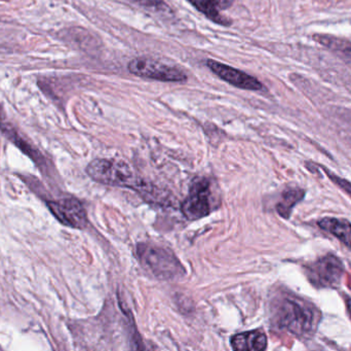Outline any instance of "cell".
<instances>
[{"instance_id": "6da1fadb", "label": "cell", "mask_w": 351, "mask_h": 351, "mask_svg": "<svg viewBox=\"0 0 351 351\" xmlns=\"http://www.w3.org/2000/svg\"><path fill=\"white\" fill-rule=\"evenodd\" d=\"M276 324L300 339L315 335L321 323L322 313L315 304L298 297L280 301L276 313Z\"/></svg>"}, {"instance_id": "7a4b0ae2", "label": "cell", "mask_w": 351, "mask_h": 351, "mask_svg": "<svg viewBox=\"0 0 351 351\" xmlns=\"http://www.w3.org/2000/svg\"><path fill=\"white\" fill-rule=\"evenodd\" d=\"M137 257L142 267L160 280H175L185 275V268L170 249L140 243Z\"/></svg>"}, {"instance_id": "3957f363", "label": "cell", "mask_w": 351, "mask_h": 351, "mask_svg": "<svg viewBox=\"0 0 351 351\" xmlns=\"http://www.w3.org/2000/svg\"><path fill=\"white\" fill-rule=\"evenodd\" d=\"M86 173L90 179L102 185L134 190L143 189L141 181L136 177L133 169L123 161L98 159L88 165Z\"/></svg>"}, {"instance_id": "277c9868", "label": "cell", "mask_w": 351, "mask_h": 351, "mask_svg": "<svg viewBox=\"0 0 351 351\" xmlns=\"http://www.w3.org/2000/svg\"><path fill=\"white\" fill-rule=\"evenodd\" d=\"M216 199L210 179H197L190 188L189 194L182 203L181 210L189 220H197L208 216L216 208Z\"/></svg>"}, {"instance_id": "5b68a950", "label": "cell", "mask_w": 351, "mask_h": 351, "mask_svg": "<svg viewBox=\"0 0 351 351\" xmlns=\"http://www.w3.org/2000/svg\"><path fill=\"white\" fill-rule=\"evenodd\" d=\"M344 265L339 258L328 255L305 267L307 280L317 288H336L341 284Z\"/></svg>"}, {"instance_id": "8992f818", "label": "cell", "mask_w": 351, "mask_h": 351, "mask_svg": "<svg viewBox=\"0 0 351 351\" xmlns=\"http://www.w3.org/2000/svg\"><path fill=\"white\" fill-rule=\"evenodd\" d=\"M128 68L132 74L160 82H181L187 80L185 72L177 66L164 63L154 58H136L130 62Z\"/></svg>"}, {"instance_id": "52a82bcc", "label": "cell", "mask_w": 351, "mask_h": 351, "mask_svg": "<svg viewBox=\"0 0 351 351\" xmlns=\"http://www.w3.org/2000/svg\"><path fill=\"white\" fill-rule=\"evenodd\" d=\"M49 210L61 224L74 229H84L88 225V216L82 202L75 198H66L47 203Z\"/></svg>"}, {"instance_id": "ba28073f", "label": "cell", "mask_w": 351, "mask_h": 351, "mask_svg": "<svg viewBox=\"0 0 351 351\" xmlns=\"http://www.w3.org/2000/svg\"><path fill=\"white\" fill-rule=\"evenodd\" d=\"M206 66L221 80L237 87V88L247 91H260L263 89V84L257 78L241 71V70L237 69V68L216 61V60L208 59L206 61Z\"/></svg>"}, {"instance_id": "9c48e42d", "label": "cell", "mask_w": 351, "mask_h": 351, "mask_svg": "<svg viewBox=\"0 0 351 351\" xmlns=\"http://www.w3.org/2000/svg\"><path fill=\"white\" fill-rule=\"evenodd\" d=\"M188 1L216 24L229 26L232 23L220 14L221 10L231 5V0H188Z\"/></svg>"}, {"instance_id": "30bf717a", "label": "cell", "mask_w": 351, "mask_h": 351, "mask_svg": "<svg viewBox=\"0 0 351 351\" xmlns=\"http://www.w3.org/2000/svg\"><path fill=\"white\" fill-rule=\"evenodd\" d=\"M322 230L333 235L351 251V223L344 218H325L317 223Z\"/></svg>"}, {"instance_id": "8fae6325", "label": "cell", "mask_w": 351, "mask_h": 351, "mask_svg": "<svg viewBox=\"0 0 351 351\" xmlns=\"http://www.w3.org/2000/svg\"><path fill=\"white\" fill-rule=\"evenodd\" d=\"M231 346L234 350H265L267 337L261 331L245 332L231 338Z\"/></svg>"}, {"instance_id": "7c38bea8", "label": "cell", "mask_w": 351, "mask_h": 351, "mask_svg": "<svg viewBox=\"0 0 351 351\" xmlns=\"http://www.w3.org/2000/svg\"><path fill=\"white\" fill-rule=\"evenodd\" d=\"M305 192L302 189H290L282 194V199L276 205V210L282 218H290L295 206L304 198Z\"/></svg>"}, {"instance_id": "4fadbf2b", "label": "cell", "mask_w": 351, "mask_h": 351, "mask_svg": "<svg viewBox=\"0 0 351 351\" xmlns=\"http://www.w3.org/2000/svg\"><path fill=\"white\" fill-rule=\"evenodd\" d=\"M315 39L319 41L321 45L333 49L339 55L351 60V41L346 39L338 38L331 35H315Z\"/></svg>"}, {"instance_id": "5bb4252c", "label": "cell", "mask_w": 351, "mask_h": 351, "mask_svg": "<svg viewBox=\"0 0 351 351\" xmlns=\"http://www.w3.org/2000/svg\"><path fill=\"white\" fill-rule=\"evenodd\" d=\"M325 172L334 183H336L338 187L341 188V189L343 190L344 192H346L351 197V183H350V181L341 179V177H338V175L334 174L333 172L328 170V169H325Z\"/></svg>"}, {"instance_id": "9a60e30c", "label": "cell", "mask_w": 351, "mask_h": 351, "mask_svg": "<svg viewBox=\"0 0 351 351\" xmlns=\"http://www.w3.org/2000/svg\"><path fill=\"white\" fill-rule=\"evenodd\" d=\"M133 1L144 8H154L158 10H169V6L165 3L164 0H133Z\"/></svg>"}, {"instance_id": "2e32d148", "label": "cell", "mask_w": 351, "mask_h": 351, "mask_svg": "<svg viewBox=\"0 0 351 351\" xmlns=\"http://www.w3.org/2000/svg\"><path fill=\"white\" fill-rule=\"evenodd\" d=\"M3 121H4V113H3V111H2L1 105H0V125H2V124H4Z\"/></svg>"}, {"instance_id": "e0dca14e", "label": "cell", "mask_w": 351, "mask_h": 351, "mask_svg": "<svg viewBox=\"0 0 351 351\" xmlns=\"http://www.w3.org/2000/svg\"><path fill=\"white\" fill-rule=\"evenodd\" d=\"M350 313H351V306H350Z\"/></svg>"}]
</instances>
